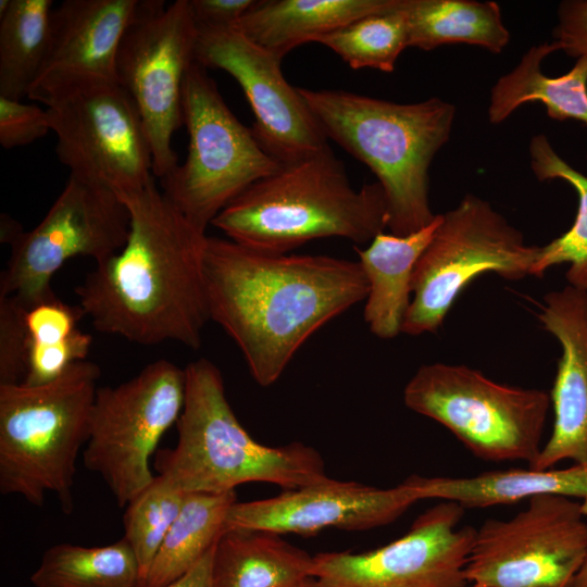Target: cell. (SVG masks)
<instances>
[{"label":"cell","instance_id":"6da1fadb","mask_svg":"<svg viewBox=\"0 0 587 587\" xmlns=\"http://www.w3.org/2000/svg\"><path fill=\"white\" fill-rule=\"evenodd\" d=\"M203 277L210 320L233 338L262 387L277 382L315 332L369 292L358 261L271 253L212 236Z\"/></svg>","mask_w":587,"mask_h":587},{"label":"cell","instance_id":"7a4b0ae2","mask_svg":"<svg viewBox=\"0 0 587 587\" xmlns=\"http://www.w3.org/2000/svg\"><path fill=\"white\" fill-rule=\"evenodd\" d=\"M118 197L130 214L128 239L76 287L78 305L98 332L141 346L175 341L200 348L210 321L205 232L192 225L154 180Z\"/></svg>","mask_w":587,"mask_h":587},{"label":"cell","instance_id":"3957f363","mask_svg":"<svg viewBox=\"0 0 587 587\" xmlns=\"http://www.w3.org/2000/svg\"><path fill=\"white\" fill-rule=\"evenodd\" d=\"M298 90L326 137L377 177L390 234L407 236L434 221L428 170L450 138L453 104L437 97L403 104L345 90Z\"/></svg>","mask_w":587,"mask_h":587},{"label":"cell","instance_id":"277c9868","mask_svg":"<svg viewBox=\"0 0 587 587\" xmlns=\"http://www.w3.org/2000/svg\"><path fill=\"white\" fill-rule=\"evenodd\" d=\"M385 192L376 182L354 189L330 147L283 163L236 197L212 222L227 238L271 253L339 237L371 242L387 228Z\"/></svg>","mask_w":587,"mask_h":587},{"label":"cell","instance_id":"5b68a950","mask_svg":"<svg viewBox=\"0 0 587 587\" xmlns=\"http://www.w3.org/2000/svg\"><path fill=\"white\" fill-rule=\"evenodd\" d=\"M183 411L177 444L159 452L155 467L187 494L235 491L246 483H267L284 490L328 478L320 452L302 442L270 447L240 424L217 366L198 359L185 367Z\"/></svg>","mask_w":587,"mask_h":587},{"label":"cell","instance_id":"8992f818","mask_svg":"<svg viewBox=\"0 0 587 587\" xmlns=\"http://www.w3.org/2000/svg\"><path fill=\"white\" fill-rule=\"evenodd\" d=\"M100 374L83 360L48 384H0L2 495L41 507L52 492L64 513L73 511L76 461L89 437Z\"/></svg>","mask_w":587,"mask_h":587},{"label":"cell","instance_id":"52a82bcc","mask_svg":"<svg viewBox=\"0 0 587 587\" xmlns=\"http://www.w3.org/2000/svg\"><path fill=\"white\" fill-rule=\"evenodd\" d=\"M410 410L451 432L485 462H527L541 448L550 395L497 383L465 365L430 363L417 369L403 390Z\"/></svg>","mask_w":587,"mask_h":587},{"label":"cell","instance_id":"ba28073f","mask_svg":"<svg viewBox=\"0 0 587 587\" xmlns=\"http://www.w3.org/2000/svg\"><path fill=\"white\" fill-rule=\"evenodd\" d=\"M184 125L189 136L187 155L161 179L162 192L192 225L205 232L236 197L273 174L280 163L229 110L215 82L197 61L185 80Z\"/></svg>","mask_w":587,"mask_h":587},{"label":"cell","instance_id":"9c48e42d","mask_svg":"<svg viewBox=\"0 0 587 587\" xmlns=\"http://www.w3.org/2000/svg\"><path fill=\"white\" fill-rule=\"evenodd\" d=\"M540 247L528 246L489 202L465 195L442 214L412 276V299L402 333H435L464 288L486 273L517 280L532 275Z\"/></svg>","mask_w":587,"mask_h":587},{"label":"cell","instance_id":"30bf717a","mask_svg":"<svg viewBox=\"0 0 587 587\" xmlns=\"http://www.w3.org/2000/svg\"><path fill=\"white\" fill-rule=\"evenodd\" d=\"M47 109L55 152L70 175L111 189L137 192L154 180L140 114L116 80H91L49 91Z\"/></svg>","mask_w":587,"mask_h":587},{"label":"cell","instance_id":"8fae6325","mask_svg":"<svg viewBox=\"0 0 587 587\" xmlns=\"http://www.w3.org/2000/svg\"><path fill=\"white\" fill-rule=\"evenodd\" d=\"M197 36L190 0H145L117 51L116 82L140 114L153 175L161 179L178 164L173 136L184 126V86L196 62Z\"/></svg>","mask_w":587,"mask_h":587},{"label":"cell","instance_id":"7c38bea8","mask_svg":"<svg viewBox=\"0 0 587 587\" xmlns=\"http://www.w3.org/2000/svg\"><path fill=\"white\" fill-rule=\"evenodd\" d=\"M185 369L160 359L117 386L97 389L85 466L99 474L124 508L154 476L149 460L184 407Z\"/></svg>","mask_w":587,"mask_h":587},{"label":"cell","instance_id":"4fadbf2b","mask_svg":"<svg viewBox=\"0 0 587 587\" xmlns=\"http://www.w3.org/2000/svg\"><path fill=\"white\" fill-rule=\"evenodd\" d=\"M510 519L476 528L465 566L473 587H572L587 555L582 501L538 495Z\"/></svg>","mask_w":587,"mask_h":587},{"label":"cell","instance_id":"5bb4252c","mask_svg":"<svg viewBox=\"0 0 587 587\" xmlns=\"http://www.w3.org/2000/svg\"><path fill=\"white\" fill-rule=\"evenodd\" d=\"M129 232L128 208L114 191L70 175L38 225L11 241L0 297H13L25 309L55 297L51 279L65 262H103L123 249Z\"/></svg>","mask_w":587,"mask_h":587},{"label":"cell","instance_id":"9a60e30c","mask_svg":"<svg viewBox=\"0 0 587 587\" xmlns=\"http://www.w3.org/2000/svg\"><path fill=\"white\" fill-rule=\"evenodd\" d=\"M464 510L440 500L385 546L362 553H317L313 578L319 587H464L476 532L459 526Z\"/></svg>","mask_w":587,"mask_h":587},{"label":"cell","instance_id":"2e32d148","mask_svg":"<svg viewBox=\"0 0 587 587\" xmlns=\"http://www.w3.org/2000/svg\"><path fill=\"white\" fill-rule=\"evenodd\" d=\"M198 27L196 61L223 70L241 87L254 114V135L280 164L329 147L328 138L300 95L284 77L282 59L236 26Z\"/></svg>","mask_w":587,"mask_h":587},{"label":"cell","instance_id":"e0dca14e","mask_svg":"<svg viewBox=\"0 0 587 587\" xmlns=\"http://www.w3.org/2000/svg\"><path fill=\"white\" fill-rule=\"evenodd\" d=\"M424 500L419 475L378 488L330 477L260 500L235 502L227 529L267 530L279 535H315L327 528L367 530L392 523Z\"/></svg>","mask_w":587,"mask_h":587},{"label":"cell","instance_id":"ac0fdd59","mask_svg":"<svg viewBox=\"0 0 587 587\" xmlns=\"http://www.w3.org/2000/svg\"><path fill=\"white\" fill-rule=\"evenodd\" d=\"M139 0H65L52 10L47 58L28 97L91 80H116L115 61Z\"/></svg>","mask_w":587,"mask_h":587},{"label":"cell","instance_id":"d6986e66","mask_svg":"<svg viewBox=\"0 0 587 587\" xmlns=\"http://www.w3.org/2000/svg\"><path fill=\"white\" fill-rule=\"evenodd\" d=\"M562 348L550 392L553 424L532 469L587 461V292L570 285L547 294L538 315Z\"/></svg>","mask_w":587,"mask_h":587},{"label":"cell","instance_id":"ffe728a7","mask_svg":"<svg viewBox=\"0 0 587 587\" xmlns=\"http://www.w3.org/2000/svg\"><path fill=\"white\" fill-rule=\"evenodd\" d=\"M442 213L422 229L407 236L379 233L365 249L354 247L366 277L369 292L364 321L372 334L391 339L402 333V324L411 302L415 264L430 243Z\"/></svg>","mask_w":587,"mask_h":587},{"label":"cell","instance_id":"44dd1931","mask_svg":"<svg viewBox=\"0 0 587 587\" xmlns=\"http://www.w3.org/2000/svg\"><path fill=\"white\" fill-rule=\"evenodd\" d=\"M399 0H258L236 26L253 42L283 58L360 17L389 10Z\"/></svg>","mask_w":587,"mask_h":587},{"label":"cell","instance_id":"7402d4cb","mask_svg":"<svg viewBox=\"0 0 587 587\" xmlns=\"http://www.w3.org/2000/svg\"><path fill=\"white\" fill-rule=\"evenodd\" d=\"M282 536L267 530H224L213 552V587H297L313 578L314 555Z\"/></svg>","mask_w":587,"mask_h":587},{"label":"cell","instance_id":"603a6c76","mask_svg":"<svg viewBox=\"0 0 587 587\" xmlns=\"http://www.w3.org/2000/svg\"><path fill=\"white\" fill-rule=\"evenodd\" d=\"M425 499L464 509L511 504L538 495L580 499L587 515V461L567 469H509L466 477L421 476Z\"/></svg>","mask_w":587,"mask_h":587},{"label":"cell","instance_id":"cb8c5ba5","mask_svg":"<svg viewBox=\"0 0 587 587\" xmlns=\"http://www.w3.org/2000/svg\"><path fill=\"white\" fill-rule=\"evenodd\" d=\"M558 50L561 47L554 40L530 47L519 64L496 82L488 108L490 123L503 122L524 103L541 102L550 118L587 125V60L577 59L567 73L549 77L542 73L541 63Z\"/></svg>","mask_w":587,"mask_h":587},{"label":"cell","instance_id":"d4e9b609","mask_svg":"<svg viewBox=\"0 0 587 587\" xmlns=\"http://www.w3.org/2000/svg\"><path fill=\"white\" fill-rule=\"evenodd\" d=\"M409 47L433 50L467 43L500 53L510 40L501 10L494 1L405 0Z\"/></svg>","mask_w":587,"mask_h":587},{"label":"cell","instance_id":"484cf974","mask_svg":"<svg viewBox=\"0 0 587 587\" xmlns=\"http://www.w3.org/2000/svg\"><path fill=\"white\" fill-rule=\"evenodd\" d=\"M235 491L188 494L168 529L142 587H164L189 571L225 530Z\"/></svg>","mask_w":587,"mask_h":587},{"label":"cell","instance_id":"4316f807","mask_svg":"<svg viewBox=\"0 0 587 587\" xmlns=\"http://www.w3.org/2000/svg\"><path fill=\"white\" fill-rule=\"evenodd\" d=\"M52 10L51 0H10L0 16L1 97H28L48 54Z\"/></svg>","mask_w":587,"mask_h":587},{"label":"cell","instance_id":"83f0119b","mask_svg":"<svg viewBox=\"0 0 587 587\" xmlns=\"http://www.w3.org/2000/svg\"><path fill=\"white\" fill-rule=\"evenodd\" d=\"M35 587H139L136 557L125 538L102 546L58 544L30 576Z\"/></svg>","mask_w":587,"mask_h":587},{"label":"cell","instance_id":"f1b7e54d","mask_svg":"<svg viewBox=\"0 0 587 587\" xmlns=\"http://www.w3.org/2000/svg\"><path fill=\"white\" fill-rule=\"evenodd\" d=\"M529 158L538 180H565L578 196L577 214L571 228L540 247L532 275L540 277L551 266L569 263L565 273L569 285L587 292V176L559 157L544 134L530 139Z\"/></svg>","mask_w":587,"mask_h":587},{"label":"cell","instance_id":"f546056e","mask_svg":"<svg viewBox=\"0 0 587 587\" xmlns=\"http://www.w3.org/2000/svg\"><path fill=\"white\" fill-rule=\"evenodd\" d=\"M405 0L389 10L360 17L320 37V42L351 68L391 73L400 53L409 48Z\"/></svg>","mask_w":587,"mask_h":587},{"label":"cell","instance_id":"4dcf8cb0","mask_svg":"<svg viewBox=\"0 0 587 587\" xmlns=\"http://www.w3.org/2000/svg\"><path fill=\"white\" fill-rule=\"evenodd\" d=\"M187 495L168 477L159 474L125 507L123 538L129 544L136 557L140 572L139 587H142Z\"/></svg>","mask_w":587,"mask_h":587},{"label":"cell","instance_id":"1f68e13d","mask_svg":"<svg viewBox=\"0 0 587 587\" xmlns=\"http://www.w3.org/2000/svg\"><path fill=\"white\" fill-rule=\"evenodd\" d=\"M91 344V335L79 329L60 342H29L26 373L22 383L39 386L57 379L72 364L87 360Z\"/></svg>","mask_w":587,"mask_h":587},{"label":"cell","instance_id":"d6a6232c","mask_svg":"<svg viewBox=\"0 0 587 587\" xmlns=\"http://www.w3.org/2000/svg\"><path fill=\"white\" fill-rule=\"evenodd\" d=\"M26 310L13 297H0V384L22 383L25 377L29 348Z\"/></svg>","mask_w":587,"mask_h":587},{"label":"cell","instance_id":"836d02e7","mask_svg":"<svg viewBox=\"0 0 587 587\" xmlns=\"http://www.w3.org/2000/svg\"><path fill=\"white\" fill-rule=\"evenodd\" d=\"M51 132L47 109L0 96V145L27 146Z\"/></svg>","mask_w":587,"mask_h":587},{"label":"cell","instance_id":"e575fe53","mask_svg":"<svg viewBox=\"0 0 587 587\" xmlns=\"http://www.w3.org/2000/svg\"><path fill=\"white\" fill-rule=\"evenodd\" d=\"M85 314L82 308L70 305L57 296L39 302L25 313V323L33 344H55L73 336Z\"/></svg>","mask_w":587,"mask_h":587},{"label":"cell","instance_id":"d590c367","mask_svg":"<svg viewBox=\"0 0 587 587\" xmlns=\"http://www.w3.org/2000/svg\"><path fill=\"white\" fill-rule=\"evenodd\" d=\"M561 50L587 60V0H564L558 7V24L552 32Z\"/></svg>","mask_w":587,"mask_h":587},{"label":"cell","instance_id":"8d00e7d4","mask_svg":"<svg viewBox=\"0 0 587 587\" xmlns=\"http://www.w3.org/2000/svg\"><path fill=\"white\" fill-rule=\"evenodd\" d=\"M257 0H190L192 14L199 27L236 25Z\"/></svg>","mask_w":587,"mask_h":587},{"label":"cell","instance_id":"74e56055","mask_svg":"<svg viewBox=\"0 0 587 587\" xmlns=\"http://www.w3.org/2000/svg\"><path fill=\"white\" fill-rule=\"evenodd\" d=\"M214 547L211 548L189 571L164 587H213L212 560Z\"/></svg>","mask_w":587,"mask_h":587},{"label":"cell","instance_id":"f35d334b","mask_svg":"<svg viewBox=\"0 0 587 587\" xmlns=\"http://www.w3.org/2000/svg\"><path fill=\"white\" fill-rule=\"evenodd\" d=\"M21 227L7 214L1 215V241L11 243V241L22 232Z\"/></svg>","mask_w":587,"mask_h":587},{"label":"cell","instance_id":"ab89813d","mask_svg":"<svg viewBox=\"0 0 587 587\" xmlns=\"http://www.w3.org/2000/svg\"><path fill=\"white\" fill-rule=\"evenodd\" d=\"M572 587H587V555L580 571L573 582Z\"/></svg>","mask_w":587,"mask_h":587},{"label":"cell","instance_id":"60d3db41","mask_svg":"<svg viewBox=\"0 0 587 587\" xmlns=\"http://www.w3.org/2000/svg\"><path fill=\"white\" fill-rule=\"evenodd\" d=\"M297 587H319L315 578H310Z\"/></svg>","mask_w":587,"mask_h":587},{"label":"cell","instance_id":"b9f144b4","mask_svg":"<svg viewBox=\"0 0 587 587\" xmlns=\"http://www.w3.org/2000/svg\"><path fill=\"white\" fill-rule=\"evenodd\" d=\"M464 587H473V586H472V585H470V584H466V585H465Z\"/></svg>","mask_w":587,"mask_h":587}]
</instances>
